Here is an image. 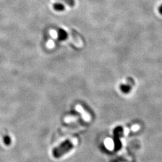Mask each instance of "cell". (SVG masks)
Masks as SVG:
<instances>
[{"label": "cell", "instance_id": "cell-8", "mask_svg": "<svg viewBox=\"0 0 162 162\" xmlns=\"http://www.w3.org/2000/svg\"><path fill=\"white\" fill-rule=\"evenodd\" d=\"M159 12L162 15V4H161L159 7Z\"/></svg>", "mask_w": 162, "mask_h": 162}, {"label": "cell", "instance_id": "cell-7", "mask_svg": "<svg viewBox=\"0 0 162 162\" xmlns=\"http://www.w3.org/2000/svg\"><path fill=\"white\" fill-rule=\"evenodd\" d=\"M4 143H5V144H6V145H10V142H11V139H10V137H9V136H5V137H4Z\"/></svg>", "mask_w": 162, "mask_h": 162}, {"label": "cell", "instance_id": "cell-1", "mask_svg": "<svg viewBox=\"0 0 162 162\" xmlns=\"http://www.w3.org/2000/svg\"><path fill=\"white\" fill-rule=\"evenodd\" d=\"M76 144L77 140L76 139H71L64 142L60 146L54 148L52 151L54 157L55 159H58L63 155H66V153L70 151Z\"/></svg>", "mask_w": 162, "mask_h": 162}, {"label": "cell", "instance_id": "cell-6", "mask_svg": "<svg viewBox=\"0 0 162 162\" xmlns=\"http://www.w3.org/2000/svg\"><path fill=\"white\" fill-rule=\"evenodd\" d=\"M62 1L65 2L67 5H69L70 7H73L75 5V0H61Z\"/></svg>", "mask_w": 162, "mask_h": 162}, {"label": "cell", "instance_id": "cell-4", "mask_svg": "<svg viewBox=\"0 0 162 162\" xmlns=\"http://www.w3.org/2000/svg\"><path fill=\"white\" fill-rule=\"evenodd\" d=\"M53 7L55 9V10L58 11V12H62L65 9L64 6L62 4H60V3L54 4H53Z\"/></svg>", "mask_w": 162, "mask_h": 162}, {"label": "cell", "instance_id": "cell-5", "mask_svg": "<svg viewBox=\"0 0 162 162\" xmlns=\"http://www.w3.org/2000/svg\"><path fill=\"white\" fill-rule=\"evenodd\" d=\"M121 89L124 93H129L131 89V87L130 85H123L121 86Z\"/></svg>", "mask_w": 162, "mask_h": 162}, {"label": "cell", "instance_id": "cell-3", "mask_svg": "<svg viewBox=\"0 0 162 162\" xmlns=\"http://www.w3.org/2000/svg\"><path fill=\"white\" fill-rule=\"evenodd\" d=\"M76 109L78 111H79L80 112L82 113V116L84 117V118L85 119V120H90V116L88 114H87V113L84 111V110L83 109V108H82L80 105H77L76 106Z\"/></svg>", "mask_w": 162, "mask_h": 162}, {"label": "cell", "instance_id": "cell-2", "mask_svg": "<svg viewBox=\"0 0 162 162\" xmlns=\"http://www.w3.org/2000/svg\"><path fill=\"white\" fill-rule=\"evenodd\" d=\"M57 34H58V38L60 40H65L67 38V33L64 30L60 28L57 31Z\"/></svg>", "mask_w": 162, "mask_h": 162}]
</instances>
